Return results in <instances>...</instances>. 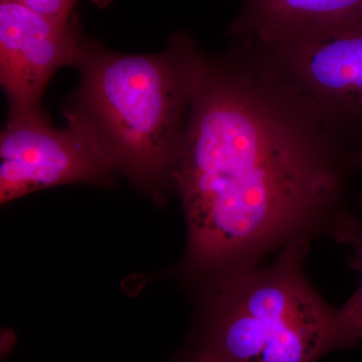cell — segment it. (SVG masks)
Here are the masks:
<instances>
[{
    "label": "cell",
    "instance_id": "obj_1",
    "mask_svg": "<svg viewBox=\"0 0 362 362\" xmlns=\"http://www.w3.org/2000/svg\"><path fill=\"white\" fill-rule=\"evenodd\" d=\"M352 151L233 49L207 57L171 175L187 225L185 270L214 284L294 242L349 245L362 228L346 201Z\"/></svg>",
    "mask_w": 362,
    "mask_h": 362
},
{
    "label": "cell",
    "instance_id": "obj_2",
    "mask_svg": "<svg viewBox=\"0 0 362 362\" xmlns=\"http://www.w3.org/2000/svg\"><path fill=\"white\" fill-rule=\"evenodd\" d=\"M206 58L185 33L151 56L85 47L71 111L92 124L117 169L154 189L171 181Z\"/></svg>",
    "mask_w": 362,
    "mask_h": 362
},
{
    "label": "cell",
    "instance_id": "obj_3",
    "mask_svg": "<svg viewBox=\"0 0 362 362\" xmlns=\"http://www.w3.org/2000/svg\"><path fill=\"white\" fill-rule=\"evenodd\" d=\"M310 245L292 243L271 266L211 285L197 354L211 362H316L349 347L338 310L305 275Z\"/></svg>",
    "mask_w": 362,
    "mask_h": 362
},
{
    "label": "cell",
    "instance_id": "obj_4",
    "mask_svg": "<svg viewBox=\"0 0 362 362\" xmlns=\"http://www.w3.org/2000/svg\"><path fill=\"white\" fill-rule=\"evenodd\" d=\"M233 51L319 129L362 146V18L298 39Z\"/></svg>",
    "mask_w": 362,
    "mask_h": 362
},
{
    "label": "cell",
    "instance_id": "obj_5",
    "mask_svg": "<svg viewBox=\"0 0 362 362\" xmlns=\"http://www.w3.org/2000/svg\"><path fill=\"white\" fill-rule=\"evenodd\" d=\"M66 118L58 129L39 108L11 113L0 137L1 204L59 185L109 182L117 166L97 131L77 112Z\"/></svg>",
    "mask_w": 362,
    "mask_h": 362
},
{
    "label": "cell",
    "instance_id": "obj_6",
    "mask_svg": "<svg viewBox=\"0 0 362 362\" xmlns=\"http://www.w3.org/2000/svg\"><path fill=\"white\" fill-rule=\"evenodd\" d=\"M84 47L69 21L51 20L16 0H1L0 82L11 113L39 108L54 71L78 65Z\"/></svg>",
    "mask_w": 362,
    "mask_h": 362
},
{
    "label": "cell",
    "instance_id": "obj_7",
    "mask_svg": "<svg viewBox=\"0 0 362 362\" xmlns=\"http://www.w3.org/2000/svg\"><path fill=\"white\" fill-rule=\"evenodd\" d=\"M362 18V0H242L228 28L233 42L268 45Z\"/></svg>",
    "mask_w": 362,
    "mask_h": 362
},
{
    "label": "cell",
    "instance_id": "obj_8",
    "mask_svg": "<svg viewBox=\"0 0 362 362\" xmlns=\"http://www.w3.org/2000/svg\"><path fill=\"white\" fill-rule=\"evenodd\" d=\"M349 246L354 249L350 268L361 274L359 287L344 306L338 309L343 333L350 347L362 342V228L350 240Z\"/></svg>",
    "mask_w": 362,
    "mask_h": 362
},
{
    "label": "cell",
    "instance_id": "obj_9",
    "mask_svg": "<svg viewBox=\"0 0 362 362\" xmlns=\"http://www.w3.org/2000/svg\"><path fill=\"white\" fill-rule=\"evenodd\" d=\"M45 18L68 21L71 7L78 0H16Z\"/></svg>",
    "mask_w": 362,
    "mask_h": 362
},
{
    "label": "cell",
    "instance_id": "obj_10",
    "mask_svg": "<svg viewBox=\"0 0 362 362\" xmlns=\"http://www.w3.org/2000/svg\"><path fill=\"white\" fill-rule=\"evenodd\" d=\"M350 159H351L352 166H354L356 170H357V169H362V146L359 147V148L354 149V151L351 152ZM356 202L359 206L362 207V192L356 195Z\"/></svg>",
    "mask_w": 362,
    "mask_h": 362
},
{
    "label": "cell",
    "instance_id": "obj_11",
    "mask_svg": "<svg viewBox=\"0 0 362 362\" xmlns=\"http://www.w3.org/2000/svg\"><path fill=\"white\" fill-rule=\"evenodd\" d=\"M189 362H211V361H207V359L204 358V357H202L201 356H199V354H197V356H195L194 359H192V361H190Z\"/></svg>",
    "mask_w": 362,
    "mask_h": 362
}]
</instances>
